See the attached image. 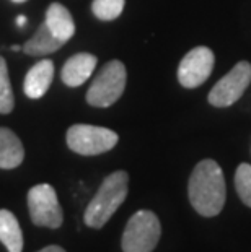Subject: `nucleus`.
I'll return each instance as SVG.
<instances>
[{
    "label": "nucleus",
    "mask_w": 251,
    "mask_h": 252,
    "mask_svg": "<svg viewBox=\"0 0 251 252\" xmlns=\"http://www.w3.org/2000/svg\"><path fill=\"white\" fill-rule=\"evenodd\" d=\"M189 202L201 217L212 218L222 212L227 200L223 171L214 159H202L191 173L188 184Z\"/></svg>",
    "instance_id": "1"
},
{
    "label": "nucleus",
    "mask_w": 251,
    "mask_h": 252,
    "mask_svg": "<svg viewBox=\"0 0 251 252\" xmlns=\"http://www.w3.org/2000/svg\"><path fill=\"white\" fill-rule=\"evenodd\" d=\"M127 192H129V174L126 171H114L106 176L98 192L87 205L83 215L85 224L95 229L103 228L126 200Z\"/></svg>",
    "instance_id": "2"
},
{
    "label": "nucleus",
    "mask_w": 251,
    "mask_h": 252,
    "mask_svg": "<svg viewBox=\"0 0 251 252\" xmlns=\"http://www.w3.org/2000/svg\"><path fill=\"white\" fill-rule=\"evenodd\" d=\"M127 72L121 61H109L93 78L87 91V103L93 108H109L126 90Z\"/></svg>",
    "instance_id": "3"
},
{
    "label": "nucleus",
    "mask_w": 251,
    "mask_h": 252,
    "mask_svg": "<svg viewBox=\"0 0 251 252\" xmlns=\"http://www.w3.org/2000/svg\"><path fill=\"white\" fill-rule=\"evenodd\" d=\"M162 224L158 217L150 210H139L129 218L122 233V252H152L157 248Z\"/></svg>",
    "instance_id": "4"
},
{
    "label": "nucleus",
    "mask_w": 251,
    "mask_h": 252,
    "mask_svg": "<svg viewBox=\"0 0 251 252\" xmlns=\"http://www.w3.org/2000/svg\"><path fill=\"white\" fill-rule=\"evenodd\" d=\"M67 147L73 153L82 157H97L113 150L119 137L111 128L90 126V124H75L67 130Z\"/></svg>",
    "instance_id": "5"
},
{
    "label": "nucleus",
    "mask_w": 251,
    "mask_h": 252,
    "mask_svg": "<svg viewBox=\"0 0 251 252\" xmlns=\"http://www.w3.org/2000/svg\"><path fill=\"white\" fill-rule=\"evenodd\" d=\"M30 218L36 226H46L56 229L64 221L62 207L57 200L56 189L51 184H38L28 192Z\"/></svg>",
    "instance_id": "6"
},
{
    "label": "nucleus",
    "mask_w": 251,
    "mask_h": 252,
    "mask_svg": "<svg viewBox=\"0 0 251 252\" xmlns=\"http://www.w3.org/2000/svg\"><path fill=\"white\" fill-rule=\"evenodd\" d=\"M251 83V63L242 61L225 77H222L209 91V103L215 108H228L242 98Z\"/></svg>",
    "instance_id": "7"
},
{
    "label": "nucleus",
    "mask_w": 251,
    "mask_h": 252,
    "mask_svg": "<svg viewBox=\"0 0 251 252\" xmlns=\"http://www.w3.org/2000/svg\"><path fill=\"white\" fill-rule=\"evenodd\" d=\"M214 52L206 46H197L191 49L179 62L178 82L184 88H197L211 77L214 70Z\"/></svg>",
    "instance_id": "8"
},
{
    "label": "nucleus",
    "mask_w": 251,
    "mask_h": 252,
    "mask_svg": "<svg viewBox=\"0 0 251 252\" xmlns=\"http://www.w3.org/2000/svg\"><path fill=\"white\" fill-rule=\"evenodd\" d=\"M97 63H98L97 56L88 54V52H78V54L67 59V62L64 63L61 72V78L64 85H67L71 88H77L80 85H83L92 77Z\"/></svg>",
    "instance_id": "9"
},
{
    "label": "nucleus",
    "mask_w": 251,
    "mask_h": 252,
    "mask_svg": "<svg viewBox=\"0 0 251 252\" xmlns=\"http://www.w3.org/2000/svg\"><path fill=\"white\" fill-rule=\"evenodd\" d=\"M54 78V62L42 59L30 68L23 82V91L30 99H39L49 90Z\"/></svg>",
    "instance_id": "10"
},
{
    "label": "nucleus",
    "mask_w": 251,
    "mask_h": 252,
    "mask_svg": "<svg viewBox=\"0 0 251 252\" xmlns=\"http://www.w3.org/2000/svg\"><path fill=\"white\" fill-rule=\"evenodd\" d=\"M44 23L57 39H61L64 44L75 34V21H73L71 12L61 3H51L47 7Z\"/></svg>",
    "instance_id": "11"
},
{
    "label": "nucleus",
    "mask_w": 251,
    "mask_h": 252,
    "mask_svg": "<svg viewBox=\"0 0 251 252\" xmlns=\"http://www.w3.org/2000/svg\"><path fill=\"white\" fill-rule=\"evenodd\" d=\"M25 148L15 132L0 127V169H13L23 163Z\"/></svg>",
    "instance_id": "12"
},
{
    "label": "nucleus",
    "mask_w": 251,
    "mask_h": 252,
    "mask_svg": "<svg viewBox=\"0 0 251 252\" xmlns=\"http://www.w3.org/2000/svg\"><path fill=\"white\" fill-rule=\"evenodd\" d=\"M62 46H64V42L61 39H57V37L51 33L46 23H42L38 28V31L23 44V51L28 56L39 57V56L52 54V52L61 49Z\"/></svg>",
    "instance_id": "13"
},
{
    "label": "nucleus",
    "mask_w": 251,
    "mask_h": 252,
    "mask_svg": "<svg viewBox=\"0 0 251 252\" xmlns=\"http://www.w3.org/2000/svg\"><path fill=\"white\" fill-rule=\"evenodd\" d=\"M0 243L8 249V252L23 251V233L17 217L10 210H0Z\"/></svg>",
    "instance_id": "14"
},
{
    "label": "nucleus",
    "mask_w": 251,
    "mask_h": 252,
    "mask_svg": "<svg viewBox=\"0 0 251 252\" xmlns=\"http://www.w3.org/2000/svg\"><path fill=\"white\" fill-rule=\"evenodd\" d=\"M15 108V96L10 83L7 61L0 56V114H10Z\"/></svg>",
    "instance_id": "15"
},
{
    "label": "nucleus",
    "mask_w": 251,
    "mask_h": 252,
    "mask_svg": "<svg viewBox=\"0 0 251 252\" xmlns=\"http://www.w3.org/2000/svg\"><path fill=\"white\" fill-rule=\"evenodd\" d=\"M126 0H93L92 12L101 21H113L121 17Z\"/></svg>",
    "instance_id": "16"
},
{
    "label": "nucleus",
    "mask_w": 251,
    "mask_h": 252,
    "mask_svg": "<svg viewBox=\"0 0 251 252\" xmlns=\"http://www.w3.org/2000/svg\"><path fill=\"white\" fill-rule=\"evenodd\" d=\"M235 189L242 202L251 208V164L242 163L235 171Z\"/></svg>",
    "instance_id": "17"
},
{
    "label": "nucleus",
    "mask_w": 251,
    "mask_h": 252,
    "mask_svg": "<svg viewBox=\"0 0 251 252\" xmlns=\"http://www.w3.org/2000/svg\"><path fill=\"white\" fill-rule=\"evenodd\" d=\"M38 252H66V249H62L61 246H47V248L41 249Z\"/></svg>",
    "instance_id": "18"
},
{
    "label": "nucleus",
    "mask_w": 251,
    "mask_h": 252,
    "mask_svg": "<svg viewBox=\"0 0 251 252\" xmlns=\"http://www.w3.org/2000/svg\"><path fill=\"white\" fill-rule=\"evenodd\" d=\"M26 21H28V18H26L25 15H20V17L17 18V25L18 26H23V25H26Z\"/></svg>",
    "instance_id": "19"
},
{
    "label": "nucleus",
    "mask_w": 251,
    "mask_h": 252,
    "mask_svg": "<svg viewBox=\"0 0 251 252\" xmlns=\"http://www.w3.org/2000/svg\"><path fill=\"white\" fill-rule=\"evenodd\" d=\"M20 49H23V47H21V46H12V51H15V52L20 51Z\"/></svg>",
    "instance_id": "20"
},
{
    "label": "nucleus",
    "mask_w": 251,
    "mask_h": 252,
    "mask_svg": "<svg viewBox=\"0 0 251 252\" xmlns=\"http://www.w3.org/2000/svg\"><path fill=\"white\" fill-rule=\"evenodd\" d=\"M12 2H15V3H23V2H26V0H12Z\"/></svg>",
    "instance_id": "21"
}]
</instances>
